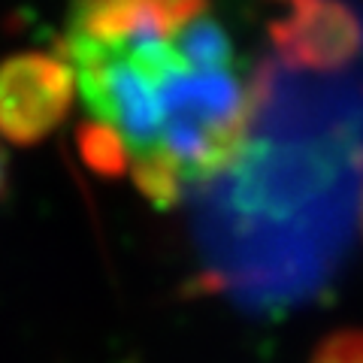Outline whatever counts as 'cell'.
Returning a JSON list of instances; mask_svg holds the SVG:
<instances>
[{"mask_svg": "<svg viewBox=\"0 0 363 363\" xmlns=\"http://www.w3.org/2000/svg\"><path fill=\"white\" fill-rule=\"evenodd\" d=\"M58 55L85 106L76 140L94 173L130 176L167 209L242 164L267 79L212 0H73Z\"/></svg>", "mask_w": 363, "mask_h": 363, "instance_id": "cell-1", "label": "cell"}, {"mask_svg": "<svg viewBox=\"0 0 363 363\" xmlns=\"http://www.w3.org/2000/svg\"><path fill=\"white\" fill-rule=\"evenodd\" d=\"M6 179H9V169H6V155L0 149V197L6 194Z\"/></svg>", "mask_w": 363, "mask_h": 363, "instance_id": "cell-5", "label": "cell"}, {"mask_svg": "<svg viewBox=\"0 0 363 363\" xmlns=\"http://www.w3.org/2000/svg\"><path fill=\"white\" fill-rule=\"evenodd\" d=\"M288 6L269 37L288 67L333 73L360 52V21L339 0H279Z\"/></svg>", "mask_w": 363, "mask_h": 363, "instance_id": "cell-3", "label": "cell"}, {"mask_svg": "<svg viewBox=\"0 0 363 363\" xmlns=\"http://www.w3.org/2000/svg\"><path fill=\"white\" fill-rule=\"evenodd\" d=\"M312 363H363V330H336L315 348Z\"/></svg>", "mask_w": 363, "mask_h": 363, "instance_id": "cell-4", "label": "cell"}, {"mask_svg": "<svg viewBox=\"0 0 363 363\" xmlns=\"http://www.w3.org/2000/svg\"><path fill=\"white\" fill-rule=\"evenodd\" d=\"M76 82L58 52H18L0 61V136L37 145L70 118Z\"/></svg>", "mask_w": 363, "mask_h": 363, "instance_id": "cell-2", "label": "cell"}]
</instances>
